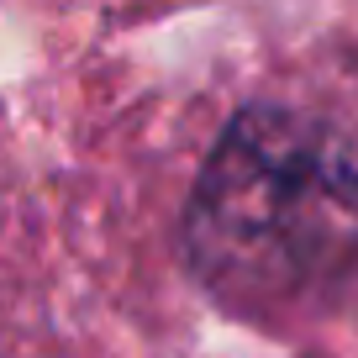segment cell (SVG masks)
<instances>
[{"mask_svg":"<svg viewBox=\"0 0 358 358\" xmlns=\"http://www.w3.org/2000/svg\"><path fill=\"white\" fill-rule=\"evenodd\" d=\"M185 253L206 290L243 311L343 285L358 268L353 158L301 111H237L190 190Z\"/></svg>","mask_w":358,"mask_h":358,"instance_id":"1","label":"cell"}]
</instances>
